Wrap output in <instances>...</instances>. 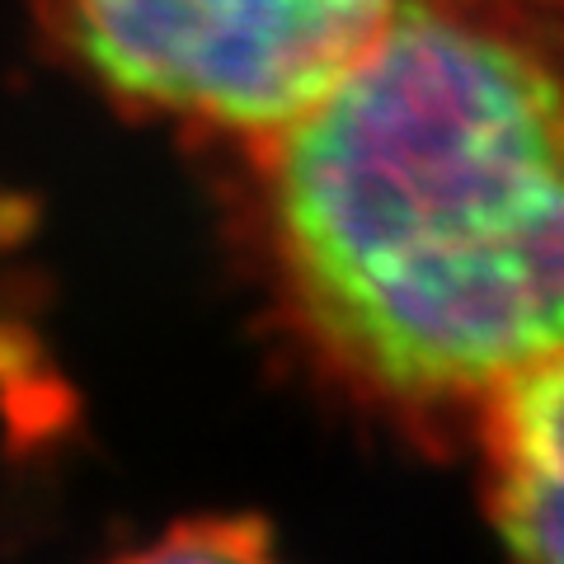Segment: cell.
<instances>
[{
	"mask_svg": "<svg viewBox=\"0 0 564 564\" xmlns=\"http://www.w3.org/2000/svg\"><path fill=\"white\" fill-rule=\"evenodd\" d=\"M240 151L273 296L348 395L475 433L564 352V0H400Z\"/></svg>",
	"mask_w": 564,
	"mask_h": 564,
	"instance_id": "obj_1",
	"label": "cell"
},
{
	"mask_svg": "<svg viewBox=\"0 0 564 564\" xmlns=\"http://www.w3.org/2000/svg\"><path fill=\"white\" fill-rule=\"evenodd\" d=\"M400 0H39L47 39L122 109L231 147L321 99Z\"/></svg>",
	"mask_w": 564,
	"mask_h": 564,
	"instance_id": "obj_2",
	"label": "cell"
},
{
	"mask_svg": "<svg viewBox=\"0 0 564 564\" xmlns=\"http://www.w3.org/2000/svg\"><path fill=\"white\" fill-rule=\"evenodd\" d=\"M475 437L508 564H564V352L503 386Z\"/></svg>",
	"mask_w": 564,
	"mask_h": 564,
	"instance_id": "obj_3",
	"label": "cell"
},
{
	"mask_svg": "<svg viewBox=\"0 0 564 564\" xmlns=\"http://www.w3.org/2000/svg\"><path fill=\"white\" fill-rule=\"evenodd\" d=\"M113 564H282V560L273 555V541L259 522L212 518V522L174 527L161 541L141 545V551Z\"/></svg>",
	"mask_w": 564,
	"mask_h": 564,
	"instance_id": "obj_4",
	"label": "cell"
}]
</instances>
